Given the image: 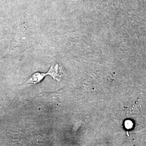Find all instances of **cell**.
<instances>
[{
  "instance_id": "cell-1",
  "label": "cell",
  "mask_w": 146,
  "mask_h": 146,
  "mask_svg": "<svg viewBox=\"0 0 146 146\" xmlns=\"http://www.w3.org/2000/svg\"><path fill=\"white\" fill-rule=\"evenodd\" d=\"M47 75L52 76L53 79L56 80L58 81H60L61 79L62 74L59 67V64L57 63L55 66H52L47 73L40 72L34 73L31 76V78L28 79L25 82V84H38Z\"/></svg>"
}]
</instances>
